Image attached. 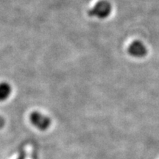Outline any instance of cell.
Instances as JSON below:
<instances>
[{
	"label": "cell",
	"instance_id": "6da1fadb",
	"mask_svg": "<svg viewBox=\"0 0 159 159\" xmlns=\"http://www.w3.org/2000/svg\"><path fill=\"white\" fill-rule=\"evenodd\" d=\"M111 5L106 0H101L88 11L89 16L97 17L98 19H105L110 15Z\"/></svg>",
	"mask_w": 159,
	"mask_h": 159
},
{
	"label": "cell",
	"instance_id": "7a4b0ae2",
	"mask_svg": "<svg viewBox=\"0 0 159 159\" xmlns=\"http://www.w3.org/2000/svg\"><path fill=\"white\" fill-rule=\"evenodd\" d=\"M30 120L33 125L40 130H46L51 125V119L39 111H33L31 113Z\"/></svg>",
	"mask_w": 159,
	"mask_h": 159
},
{
	"label": "cell",
	"instance_id": "3957f363",
	"mask_svg": "<svg viewBox=\"0 0 159 159\" xmlns=\"http://www.w3.org/2000/svg\"><path fill=\"white\" fill-rule=\"evenodd\" d=\"M147 52L146 47L140 41H134L128 47V53L133 57H142L147 55Z\"/></svg>",
	"mask_w": 159,
	"mask_h": 159
},
{
	"label": "cell",
	"instance_id": "277c9868",
	"mask_svg": "<svg viewBox=\"0 0 159 159\" xmlns=\"http://www.w3.org/2000/svg\"><path fill=\"white\" fill-rule=\"evenodd\" d=\"M12 88L9 83L3 82L0 83V101H5L11 94Z\"/></svg>",
	"mask_w": 159,
	"mask_h": 159
},
{
	"label": "cell",
	"instance_id": "5b68a950",
	"mask_svg": "<svg viewBox=\"0 0 159 159\" xmlns=\"http://www.w3.org/2000/svg\"><path fill=\"white\" fill-rule=\"evenodd\" d=\"M27 158V155H26L25 152H22L19 154V157H18L17 159H26Z\"/></svg>",
	"mask_w": 159,
	"mask_h": 159
}]
</instances>
